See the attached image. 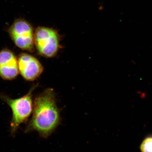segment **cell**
<instances>
[{
    "instance_id": "cell-1",
    "label": "cell",
    "mask_w": 152,
    "mask_h": 152,
    "mask_svg": "<svg viewBox=\"0 0 152 152\" xmlns=\"http://www.w3.org/2000/svg\"><path fill=\"white\" fill-rule=\"evenodd\" d=\"M32 113L25 132L37 131L41 137H48L59 125L61 120L60 110L53 89L47 88L35 97Z\"/></svg>"
},
{
    "instance_id": "cell-4",
    "label": "cell",
    "mask_w": 152,
    "mask_h": 152,
    "mask_svg": "<svg viewBox=\"0 0 152 152\" xmlns=\"http://www.w3.org/2000/svg\"><path fill=\"white\" fill-rule=\"evenodd\" d=\"M9 33L19 48L30 52H34V33L29 23L23 19H17L9 28Z\"/></svg>"
},
{
    "instance_id": "cell-7",
    "label": "cell",
    "mask_w": 152,
    "mask_h": 152,
    "mask_svg": "<svg viewBox=\"0 0 152 152\" xmlns=\"http://www.w3.org/2000/svg\"><path fill=\"white\" fill-rule=\"evenodd\" d=\"M140 149L142 152H152V136L148 137L144 140Z\"/></svg>"
},
{
    "instance_id": "cell-5",
    "label": "cell",
    "mask_w": 152,
    "mask_h": 152,
    "mask_svg": "<svg viewBox=\"0 0 152 152\" xmlns=\"http://www.w3.org/2000/svg\"><path fill=\"white\" fill-rule=\"evenodd\" d=\"M19 72L24 79L33 81L43 71V67L37 58L27 53H21L18 58Z\"/></svg>"
},
{
    "instance_id": "cell-3",
    "label": "cell",
    "mask_w": 152,
    "mask_h": 152,
    "mask_svg": "<svg viewBox=\"0 0 152 152\" xmlns=\"http://www.w3.org/2000/svg\"><path fill=\"white\" fill-rule=\"evenodd\" d=\"M60 37L56 30L39 26L34 33V45L39 55L45 58L56 56L60 48Z\"/></svg>"
},
{
    "instance_id": "cell-2",
    "label": "cell",
    "mask_w": 152,
    "mask_h": 152,
    "mask_svg": "<svg viewBox=\"0 0 152 152\" xmlns=\"http://www.w3.org/2000/svg\"><path fill=\"white\" fill-rule=\"evenodd\" d=\"M37 87V85L33 86L27 94L16 99H13L5 95H0V99L8 104L12 110L10 126L12 135L16 134L22 124L27 122L33 112V93Z\"/></svg>"
},
{
    "instance_id": "cell-6",
    "label": "cell",
    "mask_w": 152,
    "mask_h": 152,
    "mask_svg": "<svg viewBox=\"0 0 152 152\" xmlns=\"http://www.w3.org/2000/svg\"><path fill=\"white\" fill-rule=\"evenodd\" d=\"M19 72L18 58L11 51L3 49L0 52V77L5 80L16 78Z\"/></svg>"
}]
</instances>
